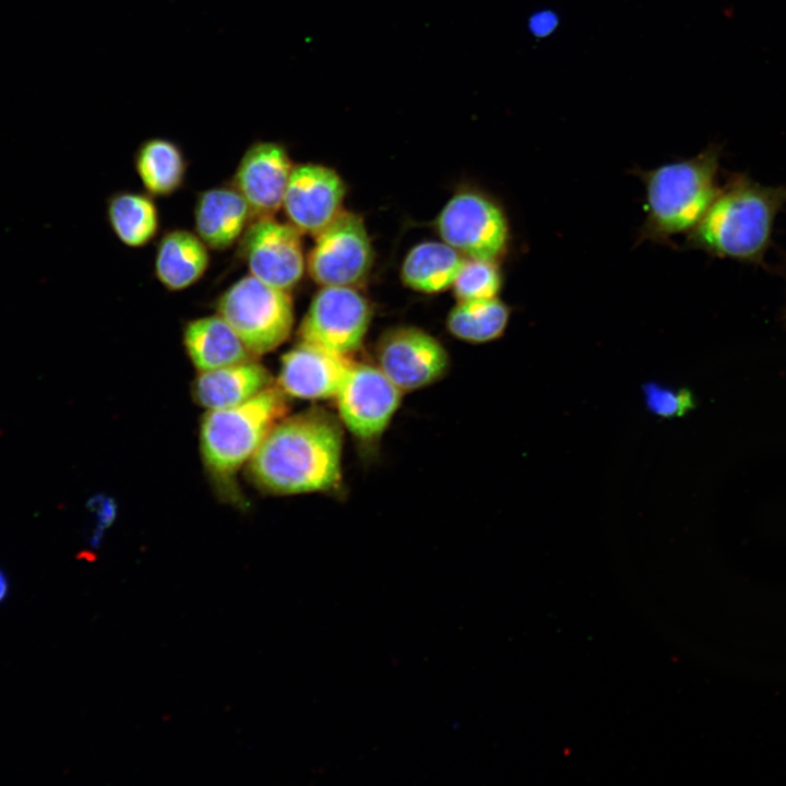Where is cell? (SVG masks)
<instances>
[{"mask_svg":"<svg viewBox=\"0 0 786 786\" xmlns=\"http://www.w3.org/2000/svg\"><path fill=\"white\" fill-rule=\"evenodd\" d=\"M341 420L320 407L284 417L247 464L261 492L275 496L325 492L342 481Z\"/></svg>","mask_w":786,"mask_h":786,"instance_id":"obj_1","label":"cell"},{"mask_svg":"<svg viewBox=\"0 0 786 786\" xmlns=\"http://www.w3.org/2000/svg\"><path fill=\"white\" fill-rule=\"evenodd\" d=\"M785 204L786 184L769 187L745 174H731L684 245L719 258L761 263Z\"/></svg>","mask_w":786,"mask_h":786,"instance_id":"obj_2","label":"cell"},{"mask_svg":"<svg viewBox=\"0 0 786 786\" xmlns=\"http://www.w3.org/2000/svg\"><path fill=\"white\" fill-rule=\"evenodd\" d=\"M287 410V395L272 384L246 403L204 414L200 426L201 460L221 499L243 507L237 475Z\"/></svg>","mask_w":786,"mask_h":786,"instance_id":"obj_3","label":"cell"},{"mask_svg":"<svg viewBox=\"0 0 786 786\" xmlns=\"http://www.w3.org/2000/svg\"><path fill=\"white\" fill-rule=\"evenodd\" d=\"M719 158L720 148L711 145L692 158L636 170L646 194L639 242H670L672 236L695 227L718 191Z\"/></svg>","mask_w":786,"mask_h":786,"instance_id":"obj_4","label":"cell"},{"mask_svg":"<svg viewBox=\"0 0 786 786\" xmlns=\"http://www.w3.org/2000/svg\"><path fill=\"white\" fill-rule=\"evenodd\" d=\"M215 308L255 357L282 345L294 326V305L289 293L251 274L240 277L224 290Z\"/></svg>","mask_w":786,"mask_h":786,"instance_id":"obj_5","label":"cell"},{"mask_svg":"<svg viewBox=\"0 0 786 786\" xmlns=\"http://www.w3.org/2000/svg\"><path fill=\"white\" fill-rule=\"evenodd\" d=\"M437 229L443 242L464 257L497 262L510 238L501 206L477 191L454 194L439 213Z\"/></svg>","mask_w":786,"mask_h":786,"instance_id":"obj_6","label":"cell"},{"mask_svg":"<svg viewBox=\"0 0 786 786\" xmlns=\"http://www.w3.org/2000/svg\"><path fill=\"white\" fill-rule=\"evenodd\" d=\"M371 318V305L354 287L322 286L299 324L298 335L302 342L348 357L360 348Z\"/></svg>","mask_w":786,"mask_h":786,"instance_id":"obj_7","label":"cell"},{"mask_svg":"<svg viewBox=\"0 0 786 786\" xmlns=\"http://www.w3.org/2000/svg\"><path fill=\"white\" fill-rule=\"evenodd\" d=\"M373 251L362 218L341 211L315 236L307 266L321 286H350L361 283L370 272Z\"/></svg>","mask_w":786,"mask_h":786,"instance_id":"obj_8","label":"cell"},{"mask_svg":"<svg viewBox=\"0 0 786 786\" xmlns=\"http://www.w3.org/2000/svg\"><path fill=\"white\" fill-rule=\"evenodd\" d=\"M402 393L378 366L352 361L334 397L340 420L358 440L373 442L398 409Z\"/></svg>","mask_w":786,"mask_h":786,"instance_id":"obj_9","label":"cell"},{"mask_svg":"<svg viewBox=\"0 0 786 786\" xmlns=\"http://www.w3.org/2000/svg\"><path fill=\"white\" fill-rule=\"evenodd\" d=\"M239 253L249 274L283 290H289L305 271L301 233L273 216L253 219L239 241Z\"/></svg>","mask_w":786,"mask_h":786,"instance_id":"obj_10","label":"cell"},{"mask_svg":"<svg viewBox=\"0 0 786 786\" xmlns=\"http://www.w3.org/2000/svg\"><path fill=\"white\" fill-rule=\"evenodd\" d=\"M378 367L402 391L426 388L449 368V355L429 333L414 326L385 332L377 345Z\"/></svg>","mask_w":786,"mask_h":786,"instance_id":"obj_11","label":"cell"},{"mask_svg":"<svg viewBox=\"0 0 786 786\" xmlns=\"http://www.w3.org/2000/svg\"><path fill=\"white\" fill-rule=\"evenodd\" d=\"M346 187L340 175L320 164L293 167L282 207L301 234L317 236L342 211Z\"/></svg>","mask_w":786,"mask_h":786,"instance_id":"obj_12","label":"cell"},{"mask_svg":"<svg viewBox=\"0 0 786 786\" xmlns=\"http://www.w3.org/2000/svg\"><path fill=\"white\" fill-rule=\"evenodd\" d=\"M293 167L278 142L255 141L247 147L230 183L249 204L253 219L274 216L282 207Z\"/></svg>","mask_w":786,"mask_h":786,"instance_id":"obj_13","label":"cell"},{"mask_svg":"<svg viewBox=\"0 0 786 786\" xmlns=\"http://www.w3.org/2000/svg\"><path fill=\"white\" fill-rule=\"evenodd\" d=\"M350 364L345 356L300 341L282 356L277 386L296 398L335 397Z\"/></svg>","mask_w":786,"mask_h":786,"instance_id":"obj_14","label":"cell"},{"mask_svg":"<svg viewBox=\"0 0 786 786\" xmlns=\"http://www.w3.org/2000/svg\"><path fill=\"white\" fill-rule=\"evenodd\" d=\"M193 217L195 234L214 250L230 248L253 221L249 204L230 182L200 191Z\"/></svg>","mask_w":786,"mask_h":786,"instance_id":"obj_15","label":"cell"},{"mask_svg":"<svg viewBox=\"0 0 786 786\" xmlns=\"http://www.w3.org/2000/svg\"><path fill=\"white\" fill-rule=\"evenodd\" d=\"M273 384L270 371L257 359L201 371L192 383L193 401L206 410L229 408L253 398Z\"/></svg>","mask_w":786,"mask_h":786,"instance_id":"obj_16","label":"cell"},{"mask_svg":"<svg viewBox=\"0 0 786 786\" xmlns=\"http://www.w3.org/2000/svg\"><path fill=\"white\" fill-rule=\"evenodd\" d=\"M182 344L198 372L257 359L218 313L189 320L183 326Z\"/></svg>","mask_w":786,"mask_h":786,"instance_id":"obj_17","label":"cell"},{"mask_svg":"<svg viewBox=\"0 0 786 786\" xmlns=\"http://www.w3.org/2000/svg\"><path fill=\"white\" fill-rule=\"evenodd\" d=\"M209 247L187 229L167 230L158 240L154 271L168 290H182L195 284L210 265Z\"/></svg>","mask_w":786,"mask_h":786,"instance_id":"obj_18","label":"cell"},{"mask_svg":"<svg viewBox=\"0 0 786 786\" xmlns=\"http://www.w3.org/2000/svg\"><path fill=\"white\" fill-rule=\"evenodd\" d=\"M465 258L445 242H420L406 254L401 277L414 290L440 293L452 287Z\"/></svg>","mask_w":786,"mask_h":786,"instance_id":"obj_19","label":"cell"},{"mask_svg":"<svg viewBox=\"0 0 786 786\" xmlns=\"http://www.w3.org/2000/svg\"><path fill=\"white\" fill-rule=\"evenodd\" d=\"M134 167L147 193L167 196L182 186L188 163L175 141L155 136L139 145L134 154Z\"/></svg>","mask_w":786,"mask_h":786,"instance_id":"obj_20","label":"cell"},{"mask_svg":"<svg viewBox=\"0 0 786 786\" xmlns=\"http://www.w3.org/2000/svg\"><path fill=\"white\" fill-rule=\"evenodd\" d=\"M150 193L117 191L107 199L106 214L116 237L126 246L143 247L159 229V212Z\"/></svg>","mask_w":786,"mask_h":786,"instance_id":"obj_21","label":"cell"},{"mask_svg":"<svg viewBox=\"0 0 786 786\" xmlns=\"http://www.w3.org/2000/svg\"><path fill=\"white\" fill-rule=\"evenodd\" d=\"M511 309L498 297L458 301L449 312L446 327L458 340L484 344L501 337Z\"/></svg>","mask_w":786,"mask_h":786,"instance_id":"obj_22","label":"cell"},{"mask_svg":"<svg viewBox=\"0 0 786 786\" xmlns=\"http://www.w3.org/2000/svg\"><path fill=\"white\" fill-rule=\"evenodd\" d=\"M502 275L497 261L465 258L452 285L457 301L498 297Z\"/></svg>","mask_w":786,"mask_h":786,"instance_id":"obj_23","label":"cell"},{"mask_svg":"<svg viewBox=\"0 0 786 786\" xmlns=\"http://www.w3.org/2000/svg\"><path fill=\"white\" fill-rule=\"evenodd\" d=\"M642 391L647 409L659 418H679L695 407L694 396L687 389H671L648 382Z\"/></svg>","mask_w":786,"mask_h":786,"instance_id":"obj_24","label":"cell"},{"mask_svg":"<svg viewBox=\"0 0 786 786\" xmlns=\"http://www.w3.org/2000/svg\"><path fill=\"white\" fill-rule=\"evenodd\" d=\"M10 584L7 574L0 569V604H2L9 595Z\"/></svg>","mask_w":786,"mask_h":786,"instance_id":"obj_25","label":"cell"}]
</instances>
